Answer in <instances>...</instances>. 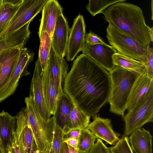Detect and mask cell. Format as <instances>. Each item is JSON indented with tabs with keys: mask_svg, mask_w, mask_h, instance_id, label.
<instances>
[{
	"mask_svg": "<svg viewBox=\"0 0 153 153\" xmlns=\"http://www.w3.org/2000/svg\"><path fill=\"white\" fill-rule=\"evenodd\" d=\"M30 22L7 37L0 40V54L7 50L24 46L30 33Z\"/></svg>",
	"mask_w": 153,
	"mask_h": 153,
	"instance_id": "603a6c76",
	"label": "cell"
},
{
	"mask_svg": "<svg viewBox=\"0 0 153 153\" xmlns=\"http://www.w3.org/2000/svg\"><path fill=\"white\" fill-rule=\"evenodd\" d=\"M59 153H84L79 149H75L62 141L60 147Z\"/></svg>",
	"mask_w": 153,
	"mask_h": 153,
	"instance_id": "e575fe53",
	"label": "cell"
},
{
	"mask_svg": "<svg viewBox=\"0 0 153 153\" xmlns=\"http://www.w3.org/2000/svg\"></svg>",
	"mask_w": 153,
	"mask_h": 153,
	"instance_id": "f6af8a7d",
	"label": "cell"
},
{
	"mask_svg": "<svg viewBox=\"0 0 153 153\" xmlns=\"http://www.w3.org/2000/svg\"><path fill=\"white\" fill-rule=\"evenodd\" d=\"M50 69L58 100L64 93L63 87L68 74V65L64 58L59 56L52 45L48 62Z\"/></svg>",
	"mask_w": 153,
	"mask_h": 153,
	"instance_id": "4fadbf2b",
	"label": "cell"
},
{
	"mask_svg": "<svg viewBox=\"0 0 153 153\" xmlns=\"http://www.w3.org/2000/svg\"><path fill=\"white\" fill-rule=\"evenodd\" d=\"M85 43L90 45L107 44L98 35L90 31L89 33L85 34Z\"/></svg>",
	"mask_w": 153,
	"mask_h": 153,
	"instance_id": "836d02e7",
	"label": "cell"
},
{
	"mask_svg": "<svg viewBox=\"0 0 153 153\" xmlns=\"http://www.w3.org/2000/svg\"><path fill=\"white\" fill-rule=\"evenodd\" d=\"M91 117L76 108L73 104L70 114L68 126L70 129L74 128H87Z\"/></svg>",
	"mask_w": 153,
	"mask_h": 153,
	"instance_id": "484cf974",
	"label": "cell"
},
{
	"mask_svg": "<svg viewBox=\"0 0 153 153\" xmlns=\"http://www.w3.org/2000/svg\"><path fill=\"white\" fill-rule=\"evenodd\" d=\"M42 16L39 32V36L44 31L51 37L58 16L62 14L63 8L56 0H48L42 9Z\"/></svg>",
	"mask_w": 153,
	"mask_h": 153,
	"instance_id": "e0dca14e",
	"label": "cell"
},
{
	"mask_svg": "<svg viewBox=\"0 0 153 153\" xmlns=\"http://www.w3.org/2000/svg\"><path fill=\"white\" fill-rule=\"evenodd\" d=\"M79 128H74L70 129L64 134L63 136V139L74 138L78 139L80 134L81 129Z\"/></svg>",
	"mask_w": 153,
	"mask_h": 153,
	"instance_id": "d590c367",
	"label": "cell"
},
{
	"mask_svg": "<svg viewBox=\"0 0 153 153\" xmlns=\"http://www.w3.org/2000/svg\"><path fill=\"white\" fill-rule=\"evenodd\" d=\"M125 123L123 135L128 137L146 123L153 122V96L133 111L122 116Z\"/></svg>",
	"mask_w": 153,
	"mask_h": 153,
	"instance_id": "52a82bcc",
	"label": "cell"
},
{
	"mask_svg": "<svg viewBox=\"0 0 153 153\" xmlns=\"http://www.w3.org/2000/svg\"><path fill=\"white\" fill-rule=\"evenodd\" d=\"M42 91L45 102L51 116L54 114L57 103L56 91L51 74L47 63L41 74Z\"/></svg>",
	"mask_w": 153,
	"mask_h": 153,
	"instance_id": "ffe728a7",
	"label": "cell"
},
{
	"mask_svg": "<svg viewBox=\"0 0 153 153\" xmlns=\"http://www.w3.org/2000/svg\"><path fill=\"white\" fill-rule=\"evenodd\" d=\"M73 103L64 92L58 98L53 117L56 124L64 134L70 130L68 126L70 114Z\"/></svg>",
	"mask_w": 153,
	"mask_h": 153,
	"instance_id": "44dd1931",
	"label": "cell"
},
{
	"mask_svg": "<svg viewBox=\"0 0 153 153\" xmlns=\"http://www.w3.org/2000/svg\"><path fill=\"white\" fill-rule=\"evenodd\" d=\"M126 0H89L86 7L93 16L103 12L109 6L120 2H124Z\"/></svg>",
	"mask_w": 153,
	"mask_h": 153,
	"instance_id": "f1b7e54d",
	"label": "cell"
},
{
	"mask_svg": "<svg viewBox=\"0 0 153 153\" xmlns=\"http://www.w3.org/2000/svg\"><path fill=\"white\" fill-rule=\"evenodd\" d=\"M63 90L76 108L93 117L108 102L111 90L109 73L89 56L81 54L73 62Z\"/></svg>",
	"mask_w": 153,
	"mask_h": 153,
	"instance_id": "6da1fadb",
	"label": "cell"
},
{
	"mask_svg": "<svg viewBox=\"0 0 153 153\" xmlns=\"http://www.w3.org/2000/svg\"><path fill=\"white\" fill-rule=\"evenodd\" d=\"M113 58L116 66L133 71L140 74L146 73L145 65L140 61L118 52L114 54Z\"/></svg>",
	"mask_w": 153,
	"mask_h": 153,
	"instance_id": "cb8c5ba5",
	"label": "cell"
},
{
	"mask_svg": "<svg viewBox=\"0 0 153 153\" xmlns=\"http://www.w3.org/2000/svg\"><path fill=\"white\" fill-rule=\"evenodd\" d=\"M93 117V121L87 128L98 138L114 145L119 140L120 135L113 130L111 120L102 118L97 114Z\"/></svg>",
	"mask_w": 153,
	"mask_h": 153,
	"instance_id": "9a60e30c",
	"label": "cell"
},
{
	"mask_svg": "<svg viewBox=\"0 0 153 153\" xmlns=\"http://www.w3.org/2000/svg\"><path fill=\"white\" fill-rule=\"evenodd\" d=\"M48 0H23L5 30L0 34V40L8 37L31 22L42 10Z\"/></svg>",
	"mask_w": 153,
	"mask_h": 153,
	"instance_id": "8992f818",
	"label": "cell"
},
{
	"mask_svg": "<svg viewBox=\"0 0 153 153\" xmlns=\"http://www.w3.org/2000/svg\"><path fill=\"white\" fill-rule=\"evenodd\" d=\"M98 138L87 128L81 129L78 138V148L85 153L88 151L95 143Z\"/></svg>",
	"mask_w": 153,
	"mask_h": 153,
	"instance_id": "83f0119b",
	"label": "cell"
},
{
	"mask_svg": "<svg viewBox=\"0 0 153 153\" xmlns=\"http://www.w3.org/2000/svg\"><path fill=\"white\" fill-rule=\"evenodd\" d=\"M63 131L55 123L54 121L53 135L52 146L55 153H59L60 147L63 141Z\"/></svg>",
	"mask_w": 153,
	"mask_h": 153,
	"instance_id": "4dcf8cb0",
	"label": "cell"
},
{
	"mask_svg": "<svg viewBox=\"0 0 153 153\" xmlns=\"http://www.w3.org/2000/svg\"><path fill=\"white\" fill-rule=\"evenodd\" d=\"M16 117L2 111L0 113V147L7 153L15 140Z\"/></svg>",
	"mask_w": 153,
	"mask_h": 153,
	"instance_id": "d6986e66",
	"label": "cell"
},
{
	"mask_svg": "<svg viewBox=\"0 0 153 153\" xmlns=\"http://www.w3.org/2000/svg\"><path fill=\"white\" fill-rule=\"evenodd\" d=\"M85 27L83 16L79 14L74 19L70 29L66 51L67 60H74L83 48L85 43Z\"/></svg>",
	"mask_w": 153,
	"mask_h": 153,
	"instance_id": "30bf717a",
	"label": "cell"
},
{
	"mask_svg": "<svg viewBox=\"0 0 153 153\" xmlns=\"http://www.w3.org/2000/svg\"><path fill=\"white\" fill-rule=\"evenodd\" d=\"M23 47L14 48L0 54V91L8 82Z\"/></svg>",
	"mask_w": 153,
	"mask_h": 153,
	"instance_id": "ac0fdd59",
	"label": "cell"
},
{
	"mask_svg": "<svg viewBox=\"0 0 153 153\" xmlns=\"http://www.w3.org/2000/svg\"><path fill=\"white\" fill-rule=\"evenodd\" d=\"M111 90L108 102L109 111L115 114L123 116L126 109L127 101L138 73L118 66L109 72Z\"/></svg>",
	"mask_w": 153,
	"mask_h": 153,
	"instance_id": "3957f363",
	"label": "cell"
},
{
	"mask_svg": "<svg viewBox=\"0 0 153 153\" xmlns=\"http://www.w3.org/2000/svg\"><path fill=\"white\" fill-rule=\"evenodd\" d=\"M106 37L108 42L117 52L143 63L147 60V48L114 26L109 24Z\"/></svg>",
	"mask_w": 153,
	"mask_h": 153,
	"instance_id": "5b68a950",
	"label": "cell"
},
{
	"mask_svg": "<svg viewBox=\"0 0 153 153\" xmlns=\"http://www.w3.org/2000/svg\"><path fill=\"white\" fill-rule=\"evenodd\" d=\"M23 1L19 4H14L8 0H3V4L0 8V34L6 28Z\"/></svg>",
	"mask_w": 153,
	"mask_h": 153,
	"instance_id": "d4e9b609",
	"label": "cell"
},
{
	"mask_svg": "<svg viewBox=\"0 0 153 153\" xmlns=\"http://www.w3.org/2000/svg\"><path fill=\"white\" fill-rule=\"evenodd\" d=\"M51 144L49 145L46 149H45L43 151L40 152V153H49V151Z\"/></svg>",
	"mask_w": 153,
	"mask_h": 153,
	"instance_id": "ab89813d",
	"label": "cell"
},
{
	"mask_svg": "<svg viewBox=\"0 0 153 153\" xmlns=\"http://www.w3.org/2000/svg\"><path fill=\"white\" fill-rule=\"evenodd\" d=\"M109 148L111 153H133L128 137L123 135L114 145Z\"/></svg>",
	"mask_w": 153,
	"mask_h": 153,
	"instance_id": "f546056e",
	"label": "cell"
},
{
	"mask_svg": "<svg viewBox=\"0 0 153 153\" xmlns=\"http://www.w3.org/2000/svg\"><path fill=\"white\" fill-rule=\"evenodd\" d=\"M42 69L39 59L36 62L30 87V96L36 109L41 117L48 121L51 118L47 108L43 95L41 80Z\"/></svg>",
	"mask_w": 153,
	"mask_h": 153,
	"instance_id": "8fae6325",
	"label": "cell"
},
{
	"mask_svg": "<svg viewBox=\"0 0 153 153\" xmlns=\"http://www.w3.org/2000/svg\"><path fill=\"white\" fill-rule=\"evenodd\" d=\"M15 139L20 153H30L34 138L26 114L25 108H22L16 115Z\"/></svg>",
	"mask_w": 153,
	"mask_h": 153,
	"instance_id": "5bb4252c",
	"label": "cell"
},
{
	"mask_svg": "<svg viewBox=\"0 0 153 153\" xmlns=\"http://www.w3.org/2000/svg\"><path fill=\"white\" fill-rule=\"evenodd\" d=\"M49 153H55L54 150L52 147V143L51 144L49 150Z\"/></svg>",
	"mask_w": 153,
	"mask_h": 153,
	"instance_id": "60d3db41",
	"label": "cell"
},
{
	"mask_svg": "<svg viewBox=\"0 0 153 153\" xmlns=\"http://www.w3.org/2000/svg\"><path fill=\"white\" fill-rule=\"evenodd\" d=\"M30 153H40L34 140H33L32 146Z\"/></svg>",
	"mask_w": 153,
	"mask_h": 153,
	"instance_id": "f35d334b",
	"label": "cell"
},
{
	"mask_svg": "<svg viewBox=\"0 0 153 153\" xmlns=\"http://www.w3.org/2000/svg\"><path fill=\"white\" fill-rule=\"evenodd\" d=\"M109 24L148 48L153 41V27L147 25L141 9L134 4L124 2L113 4L102 13Z\"/></svg>",
	"mask_w": 153,
	"mask_h": 153,
	"instance_id": "7a4b0ae2",
	"label": "cell"
},
{
	"mask_svg": "<svg viewBox=\"0 0 153 153\" xmlns=\"http://www.w3.org/2000/svg\"><path fill=\"white\" fill-rule=\"evenodd\" d=\"M40 40L39 58L42 70L45 69L49 58L52 46L51 37L46 31L42 32L39 36Z\"/></svg>",
	"mask_w": 153,
	"mask_h": 153,
	"instance_id": "4316f807",
	"label": "cell"
},
{
	"mask_svg": "<svg viewBox=\"0 0 153 153\" xmlns=\"http://www.w3.org/2000/svg\"><path fill=\"white\" fill-rule=\"evenodd\" d=\"M26 114L34 140L40 152L52 142L54 120L53 117L48 121L44 120L39 115L34 105L31 97L25 98Z\"/></svg>",
	"mask_w": 153,
	"mask_h": 153,
	"instance_id": "277c9868",
	"label": "cell"
},
{
	"mask_svg": "<svg viewBox=\"0 0 153 153\" xmlns=\"http://www.w3.org/2000/svg\"><path fill=\"white\" fill-rule=\"evenodd\" d=\"M70 29L68 23L62 14L57 18L51 37L52 45L56 54L64 58L66 48Z\"/></svg>",
	"mask_w": 153,
	"mask_h": 153,
	"instance_id": "2e32d148",
	"label": "cell"
},
{
	"mask_svg": "<svg viewBox=\"0 0 153 153\" xmlns=\"http://www.w3.org/2000/svg\"><path fill=\"white\" fill-rule=\"evenodd\" d=\"M91 57L109 72L115 67L113 55L117 51L111 45L102 44H88L85 43L81 51Z\"/></svg>",
	"mask_w": 153,
	"mask_h": 153,
	"instance_id": "7c38bea8",
	"label": "cell"
},
{
	"mask_svg": "<svg viewBox=\"0 0 153 153\" xmlns=\"http://www.w3.org/2000/svg\"><path fill=\"white\" fill-rule=\"evenodd\" d=\"M0 153H7L1 147H0Z\"/></svg>",
	"mask_w": 153,
	"mask_h": 153,
	"instance_id": "b9f144b4",
	"label": "cell"
},
{
	"mask_svg": "<svg viewBox=\"0 0 153 153\" xmlns=\"http://www.w3.org/2000/svg\"><path fill=\"white\" fill-rule=\"evenodd\" d=\"M7 153H20L19 146L16 139L12 143Z\"/></svg>",
	"mask_w": 153,
	"mask_h": 153,
	"instance_id": "74e56055",
	"label": "cell"
},
{
	"mask_svg": "<svg viewBox=\"0 0 153 153\" xmlns=\"http://www.w3.org/2000/svg\"><path fill=\"white\" fill-rule=\"evenodd\" d=\"M85 153H111L109 147H108L102 140L97 138L91 149Z\"/></svg>",
	"mask_w": 153,
	"mask_h": 153,
	"instance_id": "1f68e13d",
	"label": "cell"
},
{
	"mask_svg": "<svg viewBox=\"0 0 153 153\" xmlns=\"http://www.w3.org/2000/svg\"><path fill=\"white\" fill-rule=\"evenodd\" d=\"M33 56L26 48L23 47L22 48L16 66L8 82L0 91V103L14 93L21 76L30 74L27 71V68L33 59Z\"/></svg>",
	"mask_w": 153,
	"mask_h": 153,
	"instance_id": "9c48e42d",
	"label": "cell"
},
{
	"mask_svg": "<svg viewBox=\"0 0 153 153\" xmlns=\"http://www.w3.org/2000/svg\"><path fill=\"white\" fill-rule=\"evenodd\" d=\"M152 136L143 128L137 129L128 137L131 147L135 153H152Z\"/></svg>",
	"mask_w": 153,
	"mask_h": 153,
	"instance_id": "7402d4cb",
	"label": "cell"
},
{
	"mask_svg": "<svg viewBox=\"0 0 153 153\" xmlns=\"http://www.w3.org/2000/svg\"><path fill=\"white\" fill-rule=\"evenodd\" d=\"M63 141L75 149H78V140L77 138H70L63 140Z\"/></svg>",
	"mask_w": 153,
	"mask_h": 153,
	"instance_id": "8d00e7d4",
	"label": "cell"
},
{
	"mask_svg": "<svg viewBox=\"0 0 153 153\" xmlns=\"http://www.w3.org/2000/svg\"><path fill=\"white\" fill-rule=\"evenodd\" d=\"M146 62L145 65L146 73L150 78L153 79V49L150 45L147 48Z\"/></svg>",
	"mask_w": 153,
	"mask_h": 153,
	"instance_id": "d6a6232c",
	"label": "cell"
},
{
	"mask_svg": "<svg viewBox=\"0 0 153 153\" xmlns=\"http://www.w3.org/2000/svg\"><path fill=\"white\" fill-rule=\"evenodd\" d=\"M153 1L152 0V20L153 19V16H152V9H153Z\"/></svg>",
	"mask_w": 153,
	"mask_h": 153,
	"instance_id": "ee69618b",
	"label": "cell"
},
{
	"mask_svg": "<svg viewBox=\"0 0 153 153\" xmlns=\"http://www.w3.org/2000/svg\"><path fill=\"white\" fill-rule=\"evenodd\" d=\"M153 96V79L147 73L140 74L135 81L126 105L127 112L133 111Z\"/></svg>",
	"mask_w": 153,
	"mask_h": 153,
	"instance_id": "ba28073f",
	"label": "cell"
},
{
	"mask_svg": "<svg viewBox=\"0 0 153 153\" xmlns=\"http://www.w3.org/2000/svg\"><path fill=\"white\" fill-rule=\"evenodd\" d=\"M3 4V0H0V8Z\"/></svg>",
	"mask_w": 153,
	"mask_h": 153,
	"instance_id": "7bdbcfd3",
	"label": "cell"
}]
</instances>
